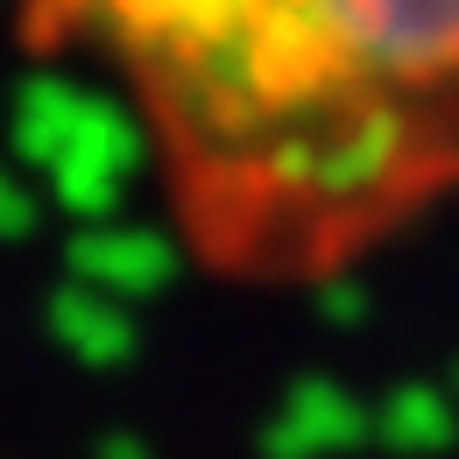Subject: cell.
Masks as SVG:
<instances>
[{
	"mask_svg": "<svg viewBox=\"0 0 459 459\" xmlns=\"http://www.w3.org/2000/svg\"><path fill=\"white\" fill-rule=\"evenodd\" d=\"M120 107L198 276L297 297L459 212V0H14Z\"/></svg>",
	"mask_w": 459,
	"mask_h": 459,
	"instance_id": "cell-1",
	"label": "cell"
}]
</instances>
